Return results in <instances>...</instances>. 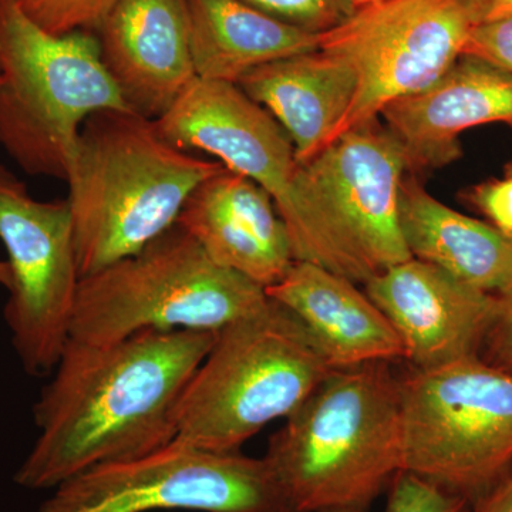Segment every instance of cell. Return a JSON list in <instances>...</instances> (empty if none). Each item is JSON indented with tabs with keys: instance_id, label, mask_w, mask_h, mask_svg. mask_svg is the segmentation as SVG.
Masks as SVG:
<instances>
[{
	"instance_id": "obj_1",
	"label": "cell",
	"mask_w": 512,
	"mask_h": 512,
	"mask_svg": "<svg viewBox=\"0 0 512 512\" xmlns=\"http://www.w3.org/2000/svg\"><path fill=\"white\" fill-rule=\"evenodd\" d=\"M215 333L144 330L101 345L69 339L33 409L39 436L16 483L56 488L94 466L170 444L175 406Z\"/></svg>"
},
{
	"instance_id": "obj_2",
	"label": "cell",
	"mask_w": 512,
	"mask_h": 512,
	"mask_svg": "<svg viewBox=\"0 0 512 512\" xmlns=\"http://www.w3.org/2000/svg\"><path fill=\"white\" fill-rule=\"evenodd\" d=\"M269 439L292 512L369 510L403 470L400 376L390 362L333 369Z\"/></svg>"
},
{
	"instance_id": "obj_3",
	"label": "cell",
	"mask_w": 512,
	"mask_h": 512,
	"mask_svg": "<svg viewBox=\"0 0 512 512\" xmlns=\"http://www.w3.org/2000/svg\"><path fill=\"white\" fill-rule=\"evenodd\" d=\"M224 167L173 146L156 121L133 111L93 113L66 177L80 276L147 247L175 225L192 191Z\"/></svg>"
},
{
	"instance_id": "obj_4",
	"label": "cell",
	"mask_w": 512,
	"mask_h": 512,
	"mask_svg": "<svg viewBox=\"0 0 512 512\" xmlns=\"http://www.w3.org/2000/svg\"><path fill=\"white\" fill-rule=\"evenodd\" d=\"M301 320L268 296L264 306L215 333L174 412V440L235 453L289 416L332 372Z\"/></svg>"
},
{
	"instance_id": "obj_5",
	"label": "cell",
	"mask_w": 512,
	"mask_h": 512,
	"mask_svg": "<svg viewBox=\"0 0 512 512\" xmlns=\"http://www.w3.org/2000/svg\"><path fill=\"white\" fill-rule=\"evenodd\" d=\"M109 109L128 107L96 33L52 35L0 0V146L10 158L26 174L66 181L84 121Z\"/></svg>"
},
{
	"instance_id": "obj_6",
	"label": "cell",
	"mask_w": 512,
	"mask_h": 512,
	"mask_svg": "<svg viewBox=\"0 0 512 512\" xmlns=\"http://www.w3.org/2000/svg\"><path fill=\"white\" fill-rule=\"evenodd\" d=\"M268 301L175 224L137 254L80 279L70 339L113 343L144 330L218 332Z\"/></svg>"
},
{
	"instance_id": "obj_7",
	"label": "cell",
	"mask_w": 512,
	"mask_h": 512,
	"mask_svg": "<svg viewBox=\"0 0 512 512\" xmlns=\"http://www.w3.org/2000/svg\"><path fill=\"white\" fill-rule=\"evenodd\" d=\"M156 126L173 146L204 151L264 188L288 229L296 262L356 284L372 278L323 211L291 138L237 84L195 80Z\"/></svg>"
},
{
	"instance_id": "obj_8",
	"label": "cell",
	"mask_w": 512,
	"mask_h": 512,
	"mask_svg": "<svg viewBox=\"0 0 512 512\" xmlns=\"http://www.w3.org/2000/svg\"><path fill=\"white\" fill-rule=\"evenodd\" d=\"M403 470L473 505L512 466V375L466 357L400 377Z\"/></svg>"
},
{
	"instance_id": "obj_9",
	"label": "cell",
	"mask_w": 512,
	"mask_h": 512,
	"mask_svg": "<svg viewBox=\"0 0 512 512\" xmlns=\"http://www.w3.org/2000/svg\"><path fill=\"white\" fill-rule=\"evenodd\" d=\"M474 25L468 0H380L320 33L319 50L356 77L355 99L326 147L439 82L463 56Z\"/></svg>"
},
{
	"instance_id": "obj_10",
	"label": "cell",
	"mask_w": 512,
	"mask_h": 512,
	"mask_svg": "<svg viewBox=\"0 0 512 512\" xmlns=\"http://www.w3.org/2000/svg\"><path fill=\"white\" fill-rule=\"evenodd\" d=\"M292 512L265 458L171 441L57 485L37 512Z\"/></svg>"
},
{
	"instance_id": "obj_11",
	"label": "cell",
	"mask_w": 512,
	"mask_h": 512,
	"mask_svg": "<svg viewBox=\"0 0 512 512\" xmlns=\"http://www.w3.org/2000/svg\"><path fill=\"white\" fill-rule=\"evenodd\" d=\"M0 241L12 276L5 320L13 348L29 375H47L69 342L82 279L69 202L35 200L0 164Z\"/></svg>"
},
{
	"instance_id": "obj_12",
	"label": "cell",
	"mask_w": 512,
	"mask_h": 512,
	"mask_svg": "<svg viewBox=\"0 0 512 512\" xmlns=\"http://www.w3.org/2000/svg\"><path fill=\"white\" fill-rule=\"evenodd\" d=\"M303 165L323 211L370 275L413 258L400 225L406 151L379 119L343 134Z\"/></svg>"
},
{
	"instance_id": "obj_13",
	"label": "cell",
	"mask_w": 512,
	"mask_h": 512,
	"mask_svg": "<svg viewBox=\"0 0 512 512\" xmlns=\"http://www.w3.org/2000/svg\"><path fill=\"white\" fill-rule=\"evenodd\" d=\"M365 288L402 340L413 370L480 356L500 308L498 296L416 258L373 275Z\"/></svg>"
},
{
	"instance_id": "obj_14",
	"label": "cell",
	"mask_w": 512,
	"mask_h": 512,
	"mask_svg": "<svg viewBox=\"0 0 512 512\" xmlns=\"http://www.w3.org/2000/svg\"><path fill=\"white\" fill-rule=\"evenodd\" d=\"M96 33L121 99L144 119L160 120L198 79L185 0H116Z\"/></svg>"
},
{
	"instance_id": "obj_15",
	"label": "cell",
	"mask_w": 512,
	"mask_h": 512,
	"mask_svg": "<svg viewBox=\"0 0 512 512\" xmlns=\"http://www.w3.org/2000/svg\"><path fill=\"white\" fill-rule=\"evenodd\" d=\"M175 224L215 264L265 289L278 284L296 262L288 229L271 195L227 167L192 191Z\"/></svg>"
},
{
	"instance_id": "obj_16",
	"label": "cell",
	"mask_w": 512,
	"mask_h": 512,
	"mask_svg": "<svg viewBox=\"0 0 512 512\" xmlns=\"http://www.w3.org/2000/svg\"><path fill=\"white\" fill-rule=\"evenodd\" d=\"M384 126L402 143L410 173L457 160L458 137L484 124L512 126V76L461 56L429 89L384 107Z\"/></svg>"
},
{
	"instance_id": "obj_17",
	"label": "cell",
	"mask_w": 512,
	"mask_h": 512,
	"mask_svg": "<svg viewBox=\"0 0 512 512\" xmlns=\"http://www.w3.org/2000/svg\"><path fill=\"white\" fill-rule=\"evenodd\" d=\"M296 316L332 369L403 359L392 323L356 282L311 262H295L265 289Z\"/></svg>"
},
{
	"instance_id": "obj_18",
	"label": "cell",
	"mask_w": 512,
	"mask_h": 512,
	"mask_svg": "<svg viewBox=\"0 0 512 512\" xmlns=\"http://www.w3.org/2000/svg\"><path fill=\"white\" fill-rule=\"evenodd\" d=\"M291 138L299 163L328 146L356 93V77L338 57L315 50L256 67L237 83Z\"/></svg>"
},
{
	"instance_id": "obj_19",
	"label": "cell",
	"mask_w": 512,
	"mask_h": 512,
	"mask_svg": "<svg viewBox=\"0 0 512 512\" xmlns=\"http://www.w3.org/2000/svg\"><path fill=\"white\" fill-rule=\"evenodd\" d=\"M400 225L413 258L491 295L512 288V237L447 207L414 177L400 190Z\"/></svg>"
},
{
	"instance_id": "obj_20",
	"label": "cell",
	"mask_w": 512,
	"mask_h": 512,
	"mask_svg": "<svg viewBox=\"0 0 512 512\" xmlns=\"http://www.w3.org/2000/svg\"><path fill=\"white\" fill-rule=\"evenodd\" d=\"M198 79L237 84L256 67L319 50L318 33L272 18L244 0H185Z\"/></svg>"
},
{
	"instance_id": "obj_21",
	"label": "cell",
	"mask_w": 512,
	"mask_h": 512,
	"mask_svg": "<svg viewBox=\"0 0 512 512\" xmlns=\"http://www.w3.org/2000/svg\"><path fill=\"white\" fill-rule=\"evenodd\" d=\"M35 25L47 33L63 36L100 28L116 0H15Z\"/></svg>"
},
{
	"instance_id": "obj_22",
	"label": "cell",
	"mask_w": 512,
	"mask_h": 512,
	"mask_svg": "<svg viewBox=\"0 0 512 512\" xmlns=\"http://www.w3.org/2000/svg\"><path fill=\"white\" fill-rule=\"evenodd\" d=\"M266 15L308 30L325 33L336 28L356 10L353 0H244Z\"/></svg>"
},
{
	"instance_id": "obj_23",
	"label": "cell",
	"mask_w": 512,
	"mask_h": 512,
	"mask_svg": "<svg viewBox=\"0 0 512 512\" xmlns=\"http://www.w3.org/2000/svg\"><path fill=\"white\" fill-rule=\"evenodd\" d=\"M384 512H468L471 505L410 471H399L390 484Z\"/></svg>"
},
{
	"instance_id": "obj_24",
	"label": "cell",
	"mask_w": 512,
	"mask_h": 512,
	"mask_svg": "<svg viewBox=\"0 0 512 512\" xmlns=\"http://www.w3.org/2000/svg\"><path fill=\"white\" fill-rule=\"evenodd\" d=\"M463 56L481 60L512 76V16L474 25Z\"/></svg>"
},
{
	"instance_id": "obj_25",
	"label": "cell",
	"mask_w": 512,
	"mask_h": 512,
	"mask_svg": "<svg viewBox=\"0 0 512 512\" xmlns=\"http://www.w3.org/2000/svg\"><path fill=\"white\" fill-rule=\"evenodd\" d=\"M500 298L497 318L481 349L480 357L512 375V288Z\"/></svg>"
},
{
	"instance_id": "obj_26",
	"label": "cell",
	"mask_w": 512,
	"mask_h": 512,
	"mask_svg": "<svg viewBox=\"0 0 512 512\" xmlns=\"http://www.w3.org/2000/svg\"><path fill=\"white\" fill-rule=\"evenodd\" d=\"M474 204L493 221V227L512 237V174L504 180L480 185Z\"/></svg>"
},
{
	"instance_id": "obj_27",
	"label": "cell",
	"mask_w": 512,
	"mask_h": 512,
	"mask_svg": "<svg viewBox=\"0 0 512 512\" xmlns=\"http://www.w3.org/2000/svg\"><path fill=\"white\" fill-rule=\"evenodd\" d=\"M473 512H512V466L476 503Z\"/></svg>"
},
{
	"instance_id": "obj_28",
	"label": "cell",
	"mask_w": 512,
	"mask_h": 512,
	"mask_svg": "<svg viewBox=\"0 0 512 512\" xmlns=\"http://www.w3.org/2000/svg\"><path fill=\"white\" fill-rule=\"evenodd\" d=\"M477 23L512 16V0H468Z\"/></svg>"
},
{
	"instance_id": "obj_29",
	"label": "cell",
	"mask_w": 512,
	"mask_h": 512,
	"mask_svg": "<svg viewBox=\"0 0 512 512\" xmlns=\"http://www.w3.org/2000/svg\"><path fill=\"white\" fill-rule=\"evenodd\" d=\"M10 281H12V276H10L8 262L0 261V286L9 289Z\"/></svg>"
},
{
	"instance_id": "obj_30",
	"label": "cell",
	"mask_w": 512,
	"mask_h": 512,
	"mask_svg": "<svg viewBox=\"0 0 512 512\" xmlns=\"http://www.w3.org/2000/svg\"><path fill=\"white\" fill-rule=\"evenodd\" d=\"M380 2V0H353L355 3L356 9L362 8V6L370 5V3Z\"/></svg>"
},
{
	"instance_id": "obj_31",
	"label": "cell",
	"mask_w": 512,
	"mask_h": 512,
	"mask_svg": "<svg viewBox=\"0 0 512 512\" xmlns=\"http://www.w3.org/2000/svg\"><path fill=\"white\" fill-rule=\"evenodd\" d=\"M319 512H367V510H328Z\"/></svg>"
}]
</instances>
